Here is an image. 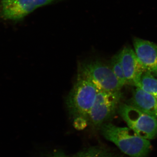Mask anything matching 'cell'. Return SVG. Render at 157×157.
<instances>
[{
  "label": "cell",
  "mask_w": 157,
  "mask_h": 157,
  "mask_svg": "<svg viewBox=\"0 0 157 157\" xmlns=\"http://www.w3.org/2000/svg\"><path fill=\"white\" fill-rule=\"evenodd\" d=\"M100 130L105 139L114 144L121 151L130 157H147L150 151L149 140L140 137L129 127H117L106 122Z\"/></svg>",
  "instance_id": "obj_1"
},
{
  "label": "cell",
  "mask_w": 157,
  "mask_h": 157,
  "mask_svg": "<svg viewBox=\"0 0 157 157\" xmlns=\"http://www.w3.org/2000/svg\"><path fill=\"white\" fill-rule=\"evenodd\" d=\"M98 89L84 78H77L66 101L69 114L73 118L82 117L88 122V117L97 94Z\"/></svg>",
  "instance_id": "obj_2"
},
{
  "label": "cell",
  "mask_w": 157,
  "mask_h": 157,
  "mask_svg": "<svg viewBox=\"0 0 157 157\" xmlns=\"http://www.w3.org/2000/svg\"><path fill=\"white\" fill-rule=\"evenodd\" d=\"M78 77L91 82L99 91H120L122 88L110 66L99 60L81 63Z\"/></svg>",
  "instance_id": "obj_3"
},
{
  "label": "cell",
  "mask_w": 157,
  "mask_h": 157,
  "mask_svg": "<svg viewBox=\"0 0 157 157\" xmlns=\"http://www.w3.org/2000/svg\"><path fill=\"white\" fill-rule=\"evenodd\" d=\"M118 112L129 128L140 137L152 140L157 136V119L126 104H120Z\"/></svg>",
  "instance_id": "obj_4"
},
{
  "label": "cell",
  "mask_w": 157,
  "mask_h": 157,
  "mask_svg": "<svg viewBox=\"0 0 157 157\" xmlns=\"http://www.w3.org/2000/svg\"><path fill=\"white\" fill-rule=\"evenodd\" d=\"M122 98L121 91H99L88 117V123L99 130L103 124L114 115Z\"/></svg>",
  "instance_id": "obj_5"
},
{
  "label": "cell",
  "mask_w": 157,
  "mask_h": 157,
  "mask_svg": "<svg viewBox=\"0 0 157 157\" xmlns=\"http://www.w3.org/2000/svg\"><path fill=\"white\" fill-rule=\"evenodd\" d=\"M57 0H3L2 13L6 19L22 18L39 7Z\"/></svg>",
  "instance_id": "obj_6"
},
{
  "label": "cell",
  "mask_w": 157,
  "mask_h": 157,
  "mask_svg": "<svg viewBox=\"0 0 157 157\" xmlns=\"http://www.w3.org/2000/svg\"><path fill=\"white\" fill-rule=\"evenodd\" d=\"M127 84L135 86L146 69L141 64L135 51L125 46L118 53Z\"/></svg>",
  "instance_id": "obj_7"
},
{
  "label": "cell",
  "mask_w": 157,
  "mask_h": 157,
  "mask_svg": "<svg viewBox=\"0 0 157 157\" xmlns=\"http://www.w3.org/2000/svg\"><path fill=\"white\" fill-rule=\"evenodd\" d=\"M135 51L144 68L157 77V44L140 38L133 39Z\"/></svg>",
  "instance_id": "obj_8"
},
{
  "label": "cell",
  "mask_w": 157,
  "mask_h": 157,
  "mask_svg": "<svg viewBox=\"0 0 157 157\" xmlns=\"http://www.w3.org/2000/svg\"><path fill=\"white\" fill-rule=\"evenodd\" d=\"M128 104L157 119V99L137 87L128 101Z\"/></svg>",
  "instance_id": "obj_9"
},
{
  "label": "cell",
  "mask_w": 157,
  "mask_h": 157,
  "mask_svg": "<svg viewBox=\"0 0 157 157\" xmlns=\"http://www.w3.org/2000/svg\"><path fill=\"white\" fill-rule=\"evenodd\" d=\"M73 157H123V155L107 147L97 145L82 151Z\"/></svg>",
  "instance_id": "obj_10"
},
{
  "label": "cell",
  "mask_w": 157,
  "mask_h": 157,
  "mask_svg": "<svg viewBox=\"0 0 157 157\" xmlns=\"http://www.w3.org/2000/svg\"><path fill=\"white\" fill-rule=\"evenodd\" d=\"M135 86L151 94L157 99V78L147 70L143 72Z\"/></svg>",
  "instance_id": "obj_11"
},
{
  "label": "cell",
  "mask_w": 157,
  "mask_h": 157,
  "mask_svg": "<svg viewBox=\"0 0 157 157\" xmlns=\"http://www.w3.org/2000/svg\"><path fill=\"white\" fill-rule=\"evenodd\" d=\"M110 63V68L123 87L124 85L127 84V82L118 53L113 57Z\"/></svg>",
  "instance_id": "obj_12"
},
{
  "label": "cell",
  "mask_w": 157,
  "mask_h": 157,
  "mask_svg": "<svg viewBox=\"0 0 157 157\" xmlns=\"http://www.w3.org/2000/svg\"><path fill=\"white\" fill-rule=\"evenodd\" d=\"M88 123V121L82 117L76 118L73 121V126L75 128L78 130L84 129L87 126Z\"/></svg>",
  "instance_id": "obj_13"
},
{
  "label": "cell",
  "mask_w": 157,
  "mask_h": 157,
  "mask_svg": "<svg viewBox=\"0 0 157 157\" xmlns=\"http://www.w3.org/2000/svg\"><path fill=\"white\" fill-rule=\"evenodd\" d=\"M49 157H67V156L63 152L57 151L55 152Z\"/></svg>",
  "instance_id": "obj_14"
}]
</instances>
